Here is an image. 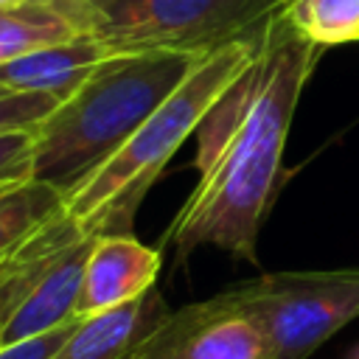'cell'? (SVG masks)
I'll return each instance as SVG.
<instances>
[{
  "label": "cell",
  "mask_w": 359,
  "mask_h": 359,
  "mask_svg": "<svg viewBox=\"0 0 359 359\" xmlns=\"http://www.w3.org/2000/svg\"><path fill=\"white\" fill-rule=\"evenodd\" d=\"M81 236L79 224L70 219L67 210H62L53 222H48L34 238H28L22 247H17L11 255L0 258V334L11 317V311L20 306V300L28 294V289L39 280V275L50 266V261L76 238Z\"/></svg>",
  "instance_id": "8fae6325"
},
{
  "label": "cell",
  "mask_w": 359,
  "mask_h": 359,
  "mask_svg": "<svg viewBox=\"0 0 359 359\" xmlns=\"http://www.w3.org/2000/svg\"><path fill=\"white\" fill-rule=\"evenodd\" d=\"M224 292L258 323L275 359H309L359 317V269L266 272Z\"/></svg>",
  "instance_id": "5b68a950"
},
{
  "label": "cell",
  "mask_w": 359,
  "mask_h": 359,
  "mask_svg": "<svg viewBox=\"0 0 359 359\" xmlns=\"http://www.w3.org/2000/svg\"><path fill=\"white\" fill-rule=\"evenodd\" d=\"M25 8H53L62 14H70L79 22H84L93 34L101 20V11L90 0H0V11H25Z\"/></svg>",
  "instance_id": "e0dca14e"
},
{
  "label": "cell",
  "mask_w": 359,
  "mask_h": 359,
  "mask_svg": "<svg viewBox=\"0 0 359 359\" xmlns=\"http://www.w3.org/2000/svg\"><path fill=\"white\" fill-rule=\"evenodd\" d=\"M50 93H8L0 87V135L17 129H36L59 104Z\"/></svg>",
  "instance_id": "9a60e30c"
},
{
  "label": "cell",
  "mask_w": 359,
  "mask_h": 359,
  "mask_svg": "<svg viewBox=\"0 0 359 359\" xmlns=\"http://www.w3.org/2000/svg\"><path fill=\"white\" fill-rule=\"evenodd\" d=\"M73 325H62L56 331L42 334V337H34V339H25L17 345H6V348H0V359H48L65 342V337L73 331Z\"/></svg>",
  "instance_id": "ac0fdd59"
},
{
  "label": "cell",
  "mask_w": 359,
  "mask_h": 359,
  "mask_svg": "<svg viewBox=\"0 0 359 359\" xmlns=\"http://www.w3.org/2000/svg\"><path fill=\"white\" fill-rule=\"evenodd\" d=\"M143 359H275L258 323L227 292L168 314Z\"/></svg>",
  "instance_id": "8992f818"
},
{
  "label": "cell",
  "mask_w": 359,
  "mask_h": 359,
  "mask_svg": "<svg viewBox=\"0 0 359 359\" xmlns=\"http://www.w3.org/2000/svg\"><path fill=\"white\" fill-rule=\"evenodd\" d=\"M168 314L171 309L154 286L123 309L79 320L48 359H143Z\"/></svg>",
  "instance_id": "9c48e42d"
},
{
  "label": "cell",
  "mask_w": 359,
  "mask_h": 359,
  "mask_svg": "<svg viewBox=\"0 0 359 359\" xmlns=\"http://www.w3.org/2000/svg\"><path fill=\"white\" fill-rule=\"evenodd\" d=\"M107 56L112 53L95 34L39 45L0 65V87L8 93H50L65 98Z\"/></svg>",
  "instance_id": "30bf717a"
},
{
  "label": "cell",
  "mask_w": 359,
  "mask_h": 359,
  "mask_svg": "<svg viewBox=\"0 0 359 359\" xmlns=\"http://www.w3.org/2000/svg\"><path fill=\"white\" fill-rule=\"evenodd\" d=\"M160 266L163 252L129 233L95 236L84 264L76 320L98 317L140 300L154 289Z\"/></svg>",
  "instance_id": "52a82bcc"
},
{
  "label": "cell",
  "mask_w": 359,
  "mask_h": 359,
  "mask_svg": "<svg viewBox=\"0 0 359 359\" xmlns=\"http://www.w3.org/2000/svg\"><path fill=\"white\" fill-rule=\"evenodd\" d=\"M36 129H17L0 135V191L34 180Z\"/></svg>",
  "instance_id": "2e32d148"
},
{
  "label": "cell",
  "mask_w": 359,
  "mask_h": 359,
  "mask_svg": "<svg viewBox=\"0 0 359 359\" xmlns=\"http://www.w3.org/2000/svg\"><path fill=\"white\" fill-rule=\"evenodd\" d=\"M65 210V191L45 180H28L0 191V258L34 238Z\"/></svg>",
  "instance_id": "7c38bea8"
},
{
  "label": "cell",
  "mask_w": 359,
  "mask_h": 359,
  "mask_svg": "<svg viewBox=\"0 0 359 359\" xmlns=\"http://www.w3.org/2000/svg\"><path fill=\"white\" fill-rule=\"evenodd\" d=\"M286 3H289V0H286Z\"/></svg>",
  "instance_id": "44dd1931"
},
{
  "label": "cell",
  "mask_w": 359,
  "mask_h": 359,
  "mask_svg": "<svg viewBox=\"0 0 359 359\" xmlns=\"http://www.w3.org/2000/svg\"><path fill=\"white\" fill-rule=\"evenodd\" d=\"M348 359H359V348H356V351H353V353H351Z\"/></svg>",
  "instance_id": "ffe728a7"
},
{
  "label": "cell",
  "mask_w": 359,
  "mask_h": 359,
  "mask_svg": "<svg viewBox=\"0 0 359 359\" xmlns=\"http://www.w3.org/2000/svg\"><path fill=\"white\" fill-rule=\"evenodd\" d=\"M286 0H112L95 36L109 53H210L261 34Z\"/></svg>",
  "instance_id": "277c9868"
},
{
  "label": "cell",
  "mask_w": 359,
  "mask_h": 359,
  "mask_svg": "<svg viewBox=\"0 0 359 359\" xmlns=\"http://www.w3.org/2000/svg\"><path fill=\"white\" fill-rule=\"evenodd\" d=\"M95 236H76L53 261L50 266L39 275V280L28 289V294L20 300V306L11 311L3 334H0V348L17 345L34 337H42L48 331H56L62 325H73L76 320V306H79V292H81V278H84V264L90 255Z\"/></svg>",
  "instance_id": "ba28073f"
},
{
  "label": "cell",
  "mask_w": 359,
  "mask_h": 359,
  "mask_svg": "<svg viewBox=\"0 0 359 359\" xmlns=\"http://www.w3.org/2000/svg\"><path fill=\"white\" fill-rule=\"evenodd\" d=\"M264 31L205 53L185 81L174 87V93L126 137L118 151L65 191V210L81 233L104 236L132 230L143 196L163 174L174 151L196 135L202 118L222 98V93L244 73Z\"/></svg>",
  "instance_id": "7a4b0ae2"
},
{
  "label": "cell",
  "mask_w": 359,
  "mask_h": 359,
  "mask_svg": "<svg viewBox=\"0 0 359 359\" xmlns=\"http://www.w3.org/2000/svg\"><path fill=\"white\" fill-rule=\"evenodd\" d=\"M323 50L280 11L244 73L202 118L194 154L196 182L163 238L180 261L196 247H219L258 264V233L283 182L292 118Z\"/></svg>",
  "instance_id": "6da1fadb"
},
{
  "label": "cell",
  "mask_w": 359,
  "mask_h": 359,
  "mask_svg": "<svg viewBox=\"0 0 359 359\" xmlns=\"http://www.w3.org/2000/svg\"><path fill=\"white\" fill-rule=\"evenodd\" d=\"M93 34L84 22L53 8H25V11H0V65L28 53L39 45L62 42L70 36Z\"/></svg>",
  "instance_id": "4fadbf2b"
},
{
  "label": "cell",
  "mask_w": 359,
  "mask_h": 359,
  "mask_svg": "<svg viewBox=\"0 0 359 359\" xmlns=\"http://www.w3.org/2000/svg\"><path fill=\"white\" fill-rule=\"evenodd\" d=\"M90 3H93V6H95V8H98V11H101V8H104V6H107V3H112V0H90Z\"/></svg>",
  "instance_id": "d6986e66"
},
{
  "label": "cell",
  "mask_w": 359,
  "mask_h": 359,
  "mask_svg": "<svg viewBox=\"0 0 359 359\" xmlns=\"http://www.w3.org/2000/svg\"><path fill=\"white\" fill-rule=\"evenodd\" d=\"M205 56V53H202ZM199 53H112L36 126L34 177L67 191L185 81Z\"/></svg>",
  "instance_id": "3957f363"
},
{
  "label": "cell",
  "mask_w": 359,
  "mask_h": 359,
  "mask_svg": "<svg viewBox=\"0 0 359 359\" xmlns=\"http://www.w3.org/2000/svg\"><path fill=\"white\" fill-rule=\"evenodd\" d=\"M289 25L323 48L359 42V0H289Z\"/></svg>",
  "instance_id": "5bb4252c"
}]
</instances>
